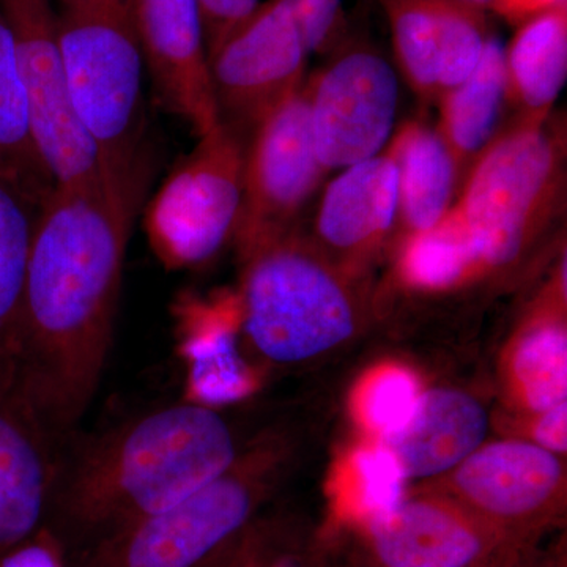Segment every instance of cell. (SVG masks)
I'll return each mask as SVG.
<instances>
[{"mask_svg":"<svg viewBox=\"0 0 567 567\" xmlns=\"http://www.w3.org/2000/svg\"><path fill=\"white\" fill-rule=\"evenodd\" d=\"M148 166L55 186L33 229L20 368L22 393L54 434H73L102 383L123 267Z\"/></svg>","mask_w":567,"mask_h":567,"instance_id":"obj_1","label":"cell"},{"mask_svg":"<svg viewBox=\"0 0 567 567\" xmlns=\"http://www.w3.org/2000/svg\"><path fill=\"white\" fill-rule=\"evenodd\" d=\"M238 454L221 413L185 399L63 440L50 506L59 527L51 528L95 543L204 486Z\"/></svg>","mask_w":567,"mask_h":567,"instance_id":"obj_2","label":"cell"},{"mask_svg":"<svg viewBox=\"0 0 567 567\" xmlns=\"http://www.w3.org/2000/svg\"><path fill=\"white\" fill-rule=\"evenodd\" d=\"M457 213L483 271L516 264L565 215L566 123L516 118L462 182Z\"/></svg>","mask_w":567,"mask_h":567,"instance_id":"obj_3","label":"cell"},{"mask_svg":"<svg viewBox=\"0 0 567 567\" xmlns=\"http://www.w3.org/2000/svg\"><path fill=\"white\" fill-rule=\"evenodd\" d=\"M59 43L71 104L106 175L148 166L144 50L130 0L61 6Z\"/></svg>","mask_w":567,"mask_h":567,"instance_id":"obj_4","label":"cell"},{"mask_svg":"<svg viewBox=\"0 0 567 567\" xmlns=\"http://www.w3.org/2000/svg\"><path fill=\"white\" fill-rule=\"evenodd\" d=\"M241 260V328L268 361L305 363L352 338L358 315L346 275L297 229Z\"/></svg>","mask_w":567,"mask_h":567,"instance_id":"obj_5","label":"cell"},{"mask_svg":"<svg viewBox=\"0 0 567 567\" xmlns=\"http://www.w3.org/2000/svg\"><path fill=\"white\" fill-rule=\"evenodd\" d=\"M284 454L278 439L264 440L173 505L89 544L74 567L204 565L251 527Z\"/></svg>","mask_w":567,"mask_h":567,"instance_id":"obj_6","label":"cell"},{"mask_svg":"<svg viewBox=\"0 0 567 567\" xmlns=\"http://www.w3.org/2000/svg\"><path fill=\"white\" fill-rule=\"evenodd\" d=\"M246 144L226 126L199 137L145 213V230L169 270L207 264L234 238L244 199Z\"/></svg>","mask_w":567,"mask_h":567,"instance_id":"obj_7","label":"cell"},{"mask_svg":"<svg viewBox=\"0 0 567 567\" xmlns=\"http://www.w3.org/2000/svg\"><path fill=\"white\" fill-rule=\"evenodd\" d=\"M309 58L290 0L260 3L207 54L219 125L248 145L254 132L303 87Z\"/></svg>","mask_w":567,"mask_h":567,"instance_id":"obj_8","label":"cell"},{"mask_svg":"<svg viewBox=\"0 0 567 567\" xmlns=\"http://www.w3.org/2000/svg\"><path fill=\"white\" fill-rule=\"evenodd\" d=\"M0 11L13 35L41 163L62 188L99 181V155L71 104L54 0H0Z\"/></svg>","mask_w":567,"mask_h":567,"instance_id":"obj_9","label":"cell"},{"mask_svg":"<svg viewBox=\"0 0 567 567\" xmlns=\"http://www.w3.org/2000/svg\"><path fill=\"white\" fill-rule=\"evenodd\" d=\"M327 171L309 121V81L254 132L246 145L244 199L234 238L240 256L297 229Z\"/></svg>","mask_w":567,"mask_h":567,"instance_id":"obj_10","label":"cell"},{"mask_svg":"<svg viewBox=\"0 0 567 567\" xmlns=\"http://www.w3.org/2000/svg\"><path fill=\"white\" fill-rule=\"evenodd\" d=\"M308 81L312 141L327 173L385 151L399 106L398 73L385 55L344 43Z\"/></svg>","mask_w":567,"mask_h":567,"instance_id":"obj_11","label":"cell"},{"mask_svg":"<svg viewBox=\"0 0 567 567\" xmlns=\"http://www.w3.org/2000/svg\"><path fill=\"white\" fill-rule=\"evenodd\" d=\"M442 495L518 548L561 516L565 466L557 454L522 440L488 443L453 470Z\"/></svg>","mask_w":567,"mask_h":567,"instance_id":"obj_12","label":"cell"},{"mask_svg":"<svg viewBox=\"0 0 567 567\" xmlns=\"http://www.w3.org/2000/svg\"><path fill=\"white\" fill-rule=\"evenodd\" d=\"M364 524L375 567H477L524 550L442 494L404 498Z\"/></svg>","mask_w":567,"mask_h":567,"instance_id":"obj_13","label":"cell"},{"mask_svg":"<svg viewBox=\"0 0 567 567\" xmlns=\"http://www.w3.org/2000/svg\"><path fill=\"white\" fill-rule=\"evenodd\" d=\"M156 95L197 137L219 126L199 0H130Z\"/></svg>","mask_w":567,"mask_h":567,"instance_id":"obj_14","label":"cell"},{"mask_svg":"<svg viewBox=\"0 0 567 567\" xmlns=\"http://www.w3.org/2000/svg\"><path fill=\"white\" fill-rule=\"evenodd\" d=\"M63 440L20 383L0 390V557L47 525Z\"/></svg>","mask_w":567,"mask_h":567,"instance_id":"obj_15","label":"cell"},{"mask_svg":"<svg viewBox=\"0 0 567 567\" xmlns=\"http://www.w3.org/2000/svg\"><path fill=\"white\" fill-rule=\"evenodd\" d=\"M399 169L393 145L346 167L324 188L311 244L331 264L357 267L382 248L398 224Z\"/></svg>","mask_w":567,"mask_h":567,"instance_id":"obj_16","label":"cell"},{"mask_svg":"<svg viewBox=\"0 0 567 567\" xmlns=\"http://www.w3.org/2000/svg\"><path fill=\"white\" fill-rule=\"evenodd\" d=\"M178 352L188 364L185 401L210 406L235 404L252 393L256 380L238 350V295L213 300L182 295L175 303Z\"/></svg>","mask_w":567,"mask_h":567,"instance_id":"obj_17","label":"cell"},{"mask_svg":"<svg viewBox=\"0 0 567 567\" xmlns=\"http://www.w3.org/2000/svg\"><path fill=\"white\" fill-rule=\"evenodd\" d=\"M486 409L473 395L451 388L421 393L409 423L380 440L398 458L406 480H427L456 470L484 445Z\"/></svg>","mask_w":567,"mask_h":567,"instance_id":"obj_18","label":"cell"},{"mask_svg":"<svg viewBox=\"0 0 567 567\" xmlns=\"http://www.w3.org/2000/svg\"><path fill=\"white\" fill-rule=\"evenodd\" d=\"M506 103L516 118H546L567 78V3L533 14L505 50Z\"/></svg>","mask_w":567,"mask_h":567,"instance_id":"obj_19","label":"cell"},{"mask_svg":"<svg viewBox=\"0 0 567 567\" xmlns=\"http://www.w3.org/2000/svg\"><path fill=\"white\" fill-rule=\"evenodd\" d=\"M505 103V48L491 35L476 70L439 102L440 121L435 130L453 158L457 189L498 134Z\"/></svg>","mask_w":567,"mask_h":567,"instance_id":"obj_20","label":"cell"},{"mask_svg":"<svg viewBox=\"0 0 567 567\" xmlns=\"http://www.w3.org/2000/svg\"><path fill=\"white\" fill-rule=\"evenodd\" d=\"M390 144L399 169L398 226L410 237L431 229L450 210L456 169L445 142L424 123H404Z\"/></svg>","mask_w":567,"mask_h":567,"instance_id":"obj_21","label":"cell"},{"mask_svg":"<svg viewBox=\"0 0 567 567\" xmlns=\"http://www.w3.org/2000/svg\"><path fill=\"white\" fill-rule=\"evenodd\" d=\"M40 205L0 178V390L18 382L22 303Z\"/></svg>","mask_w":567,"mask_h":567,"instance_id":"obj_22","label":"cell"},{"mask_svg":"<svg viewBox=\"0 0 567 567\" xmlns=\"http://www.w3.org/2000/svg\"><path fill=\"white\" fill-rule=\"evenodd\" d=\"M0 178L37 203L55 188L33 141L28 100L22 85L13 35L0 11Z\"/></svg>","mask_w":567,"mask_h":567,"instance_id":"obj_23","label":"cell"},{"mask_svg":"<svg viewBox=\"0 0 567 567\" xmlns=\"http://www.w3.org/2000/svg\"><path fill=\"white\" fill-rule=\"evenodd\" d=\"M401 274L420 290H447L483 274L475 246L454 208L431 229L405 238Z\"/></svg>","mask_w":567,"mask_h":567,"instance_id":"obj_24","label":"cell"},{"mask_svg":"<svg viewBox=\"0 0 567 567\" xmlns=\"http://www.w3.org/2000/svg\"><path fill=\"white\" fill-rule=\"evenodd\" d=\"M511 371L525 406L546 412L567 401V331L561 316L529 324L513 350Z\"/></svg>","mask_w":567,"mask_h":567,"instance_id":"obj_25","label":"cell"},{"mask_svg":"<svg viewBox=\"0 0 567 567\" xmlns=\"http://www.w3.org/2000/svg\"><path fill=\"white\" fill-rule=\"evenodd\" d=\"M395 62L421 102L439 104L440 0H380Z\"/></svg>","mask_w":567,"mask_h":567,"instance_id":"obj_26","label":"cell"},{"mask_svg":"<svg viewBox=\"0 0 567 567\" xmlns=\"http://www.w3.org/2000/svg\"><path fill=\"white\" fill-rule=\"evenodd\" d=\"M488 37L484 11L440 0V99L476 70Z\"/></svg>","mask_w":567,"mask_h":567,"instance_id":"obj_27","label":"cell"},{"mask_svg":"<svg viewBox=\"0 0 567 567\" xmlns=\"http://www.w3.org/2000/svg\"><path fill=\"white\" fill-rule=\"evenodd\" d=\"M416 377L398 365L374 372L360 391V415L379 439L401 431L420 401Z\"/></svg>","mask_w":567,"mask_h":567,"instance_id":"obj_28","label":"cell"},{"mask_svg":"<svg viewBox=\"0 0 567 567\" xmlns=\"http://www.w3.org/2000/svg\"><path fill=\"white\" fill-rule=\"evenodd\" d=\"M352 470L363 520L391 513L405 498L404 470L382 443L361 447Z\"/></svg>","mask_w":567,"mask_h":567,"instance_id":"obj_29","label":"cell"},{"mask_svg":"<svg viewBox=\"0 0 567 567\" xmlns=\"http://www.w3.org/2000/svg\"><path fill=\"white\" fill-rule=\"evenodd\" d=\"M309 55L336 52L346 43L342 0H290Z\"/></svg>","mask_w":567,"mask_h":567,"instance_id":"obj_30","label":"cell"},{"mask_svg":"<svg viewBox=\"0 0 567 567\" xmlns=\"http://www.w3.org/2000/svg\"><path fill=\"white\" fill-rule=\"evenodd\" d=\"M237 567H317L300 548L289 546L276 529L254 522Z\"/></svg>","mask_w":567,"mask_h":567,"instance_id":"obj_31","label":"cell"},{"mask_svg":"<svg viewBox=\"0 0 567 567\" xmlns=\"http://www.w3.org/2000/svg\"><path fill=\"white\" fill-rule=\"evenodd\" d=\"M0 567H71L65 543L50 524L0 557Z\"/></svg>","mask_w":567,"mask_h":567,"instance_id":"obj_32","label":"cell"},{"mask_svg":"<svg viewBox=\"0 0 567 567\" xmlns=\"http://www.w3.org/2000/svg\"><path fill=\"white\" fill-rule=\"evenodd\" d=\"M260 3V0H199L207 54L248 20Z\"/></svg>","mask_w":567,"mask_h":567,"instance_id":"obj_33","label":"cell"},{"mask_svg":"<svg viewBox=\"0 0 567 567\" xmlns=\"http://www.w3.org/2000/svg\"><path fill=\"white\" fill-rule=\"evenodd\" d=\"M533 436L536 445L557 456L567 453V401L539 413Z\"/></svg>","mask_w":567,"mask_h":567,"instance_id":"obj_34","label":"cell"},{"mask_svg":"<svg viewBox=\"0 0 567 567\" xmlns=\"http://www.w3.org/2000/svg\"><path fill=\"white\" fill-rule=\"evenodd\" d=\"M248 529H246L244 535L237 537L234 543H230L229 546L224 547L221 551H218V554L215 555V557H212L208 559V561H205L204 565H200L199 567H237L241 555H244Z\"/></svg>","mask_w":567,"mask_h":567,"instance_id":"obj_35","label":"cell"},{"mask_svg":"<svg viewBox=\"0 0 567 567\" xmlns=\"http://www.w3.org/2000/svg\"><path fill=\"white\" fill-rule=\"evenodd\" d=\"M524 551L522 550L520 554L517 555V558L514 559L513 565L509 567H565V558L563 557H555V558H544L540 559V561H527V559H524Z\"/></svg>","mask_w":567,"mask_h":567,"instance_id":"obj_36","label":"cell"},{"mask_svg":"<svg viewBox=\"0 0 567 567\" xmlns=\"http://www.w3.org/2000/svg\"><path fill=\"white\" fill-rule=\"evenodd\" d=\"M454 2L464 3V6L473 7V9H477L481 11L486 10H499V6H502V0H454Z\"/></svg>","mask_w":567,"mask_h":567,"instance_id":"obj_37","label":"cell"},{"mask_svg":"<svg viewBox=\"0 0 567 567\" xmlns=\"http://www.w3.org/2000/svg\"><path fill=\"white\" fill-rule=\"evenodd\" d=\"M522 550L514 551V554L505 555V557H499L494 559V561L487 563V565L477 566V567H509L513 565L514 559L517 558V555L520 554Z\"/></svg>","mask_w":567,"mask_h":567,"instance_id":"obj_38","label":"cell"},{"mask_svg":"<svg viewBox=\"0 0 567 567\" xmlns=\"http://www.w3.org/2000/svg\"><path fill=\"white\" fill-rule=\"evenodd\" d=\"M59 6H74V3L99 2V0H58Z\"/></svg>","mask_w":567,"mask_h":567,"instance_id":"obj_39","label":"cell"},{"mask_svg":"<svg viewBox=\"0 0 567 567\" xmlns=\"http://www.w3.org/2000/svg\"><path fill=\"white\" fill-rule=\"evenodd\" d=\"M317 567H319V565H317Z\"/></svg>","mask_w":567,"mask_h":567,"instance_id":"obj_40","label":"cell"}]
</instances>
